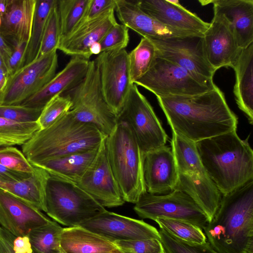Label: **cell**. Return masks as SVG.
<instances>
[{"instance_id":"obj_2","label":"cell","mask_w":253,"mask_h":253,"mask_svg":"<svg viewBox=\"0 0 253 253\" xmlns=\"http://www.w3.org/2000/svg\"><path fill=\"white\" fill-rule=\"evenodd\" d=\"M203 229L218 253H253V179L222 195L216 212Z\"/></svg>"},{"instance_id":"obj_45","label":"cell","mask_w":253,"mask_h":253,"mask_svg":"<svg viewBox=\"0 0 253 253\" xmlns=\"http://www.w3.org/2000/svg\"><path fill=\"white\" fill-rule=\"evenodd\" d=\"M28 43L23 42L13 47L12 53L6 62L8 77L13 75L25 65Z\"/></svg>"},{"instance_id":"obj_3","label":"cell","mask_w":253,"mask_h":253,"mask_svg":"<svg viewBox=\"0 0 253 253\" xmlns=\"http://www.w3.org/2000/svg\"><path fill=\"white\" fill-rule=\"evenodd\" d=\"M236 130L196 142L208 176L222 195L253 179V151Z\"/></svg>"},{"instance_id":"obj_54","label":"cell","mask_w":253,"mask_h":253,"mask_svg":"<svg viewBox=\"0 0 253 253\" xmlns=\"http://www.w3.org/2000/svg\"><path fill=\"white\" fill-rule=\"evenodd\" d=\"M1 17L0 16V28L1 26Z\"/></svg>"},{"instance_id":"obj_24","label":"cell","mask_w":253,"mask_h":253,"mask_svg":"<svg viewBox=\"0 0 253 253\" xmlns=\"http://www.w3.org/2000/svg\"><path fill=\"white\" fill-rule=\"evenodd\" d=\"M214 13L224 17L239 47L245 48L253 43V0H213Z\"/></svg>"},{"instance_id":"obj_53","label":"cell","mask_w":253,"mask_h":253,"mask_svg":"<svg viewBox=\"0 0 253 253\" xmlns=\"http://www.w3.org/2000/svg\"><path fill=\"white\" fill-rule=\"evenodd\" d=\"M59 253H67L61 247Z\"/></svg>"},{"instance_id":"obj_22","label":"cell","mask_w":253,"mask_h":253,"mask_svg":"<svg viewBox=\"0 0 253 253\" xmlns=\"http://www.w3.org/2000/svg\"><path fill=\"white\" fill-rule=\"evenodd\" d=\"M115 11L122 24L147 39H165L194 34L166 26L143 12L135 0H116Z\"/></svg>"},{"instance_id":"obj_47","label":"cell","mask_w":253,"mask_h":253,"mask_svg":"<svg viewBox=\"0 0 253 253\" xmlns=\"http://www.w3.org/2000/svg\"><path fill=\"white\" fill-rule=\"evenodd\" d=\"M32 174L15 171L0 164V181H20L29 177Z\"/></svg>"},{"instance_id":"obj_4","label":"cell","mask_w":253,"mask_h":253,"mask_svg":"<svg viewBox=\"0 0 253 253\" xmlns=\"http://www.w3.org/2000/svg\"><path fill=\"white\" fill-rule=\"evenodd\" d=\"M107 136L95 126L76 119L70 111L47 127L40 129L22 152L36 166L42 163L98 147Z\"/></svg>"},{"instance_id":"obj_14","label":"cell","mask_w":253,"mask_h":253,"mask_svg":"<svg viewBox=\"0 0 253 253\" xmlns=\"http://www.w3.org/2000/svg\"><path fill=\"white\" fill-rule=\"evenodd\" d=\"M80 226L112 242L148 239L161 240L159 231L142 220L123 216L106 210L83 222Z\"/></svg>"},{"instance_id":"obj_15","label":"cell","mask_w":253,"mask_h":253,"mask_svg":"<svg viewBox=\"0 0 253 253\" xmlns=\"http://www.w3.org/2000/svg\"><path fill=\"white\" fill-rule=\"evenodd\" d=\"M105 140L77 184L103 207L112 208L122 206L125 201L108 161Z\"/></svg>"},{"instance_id":"obj_36","label":"cell","mask_w":253,"mask_h":253,"mask_svg":"<svg viewBox=\"0 0 253 253\" xmlns=\"http://www.w3.org/2000/svg\"><path fill=\"white\" fill-rule=\"evenodd\" d=\"M154 221L160 229L183 241L198 244H203L207 242L202 229L187 221L165 217H158Z\"/></svg>"},{"instance_id":"obj_52","label":"cell","mask_w":253,"mask_h":253,"mask_svg":"<svg viewBox=\"0 0 253 253\" xmlns=\"http://www.w3.org/2000/svg\"><path fill=\"white\" fill-rule=\"evenodd\" d=\"M7 146L5 144L0 141V148Z\"/></svg>"},{"instance_id":"obj_10","label":"cell","mask_w":253,"mask_h":253,"mask_svg":"<svg viewBox=\"0 0 253 253\" xmlns=\"http://www.w3.org/2000/svg\"><path fill=\"white\" fill-rule=\"evenodd\" d=\"M157 97L191 96L213 89L201 84L179 66L156 56L147 72L134 83Z\"/></svg>"},{"instance_id":"obj_20","label":"cell","mask_w":253,"mask_h":253,"mask_svg":"<svg viewBox=\"0 0 253 253\" xmlns=\"http://www.w3.org/2000/svg\"><path fill=\"white\" fill-rule=\"evenodd\" d=\"M135 2L143 12L174 29L203 34L210 26V23L185 9L178 0H141Z\"/></svg>"},{"instance_id":"obj_25","label":"cell","mask_w":253,"mask_h":253,"mask_svg":"<svg viewBox=\"0 0 253 253\" xmlns=\"http://www.w3.org/2000/svg\"><path fill=\"white\" fill-rule=\"evenodd\" d=\"M174 189L189 196L206 214L209 222L212 219L219 207L222 194L207 173L199 175L178 173Z\"/></svg>"},{"instance_id":"obj_5","label":"cell","mask_w":253,"mask_h":253,"mask_svg":"<svg viewBox=\"0 0 253 253\" xmlns=\"http://www.w3.org/2000/svg\"><path fill=\"white\" fill-rule=\"evenodd\" d=\"M118 121L115 128L105 140L106 153L125 201L135 204L146 192L143 154L127 124Z\"/></svg>"},{"instance_id":"obj_30","label":"cell","mask_w":253,"mask_h":253,"mask_svg":"<svg viewBox=\"0 0 253 253\" xmlns=\"http://www.w3.org/2000/svg\"><path fill=\"white\" fill-rule=\"evenodd\" d=\"M171 146L179 173L199 175L206 173L196 142L172 131Z\"/></svg>"},{"instance_id":"obj_34","label":"cell","mask_w":253,"mask_h":253,"mask_svg":"<svg viewBox=\"0 0 253 253\" xmlns=\"http://www.w3.org/2000/svg\"><path fill=\"white\" fill-rule=\"evenodd\" d=\"M156 49L149 39L142 38L138 45L128 53L130 81L132 84L149 70L156 56Z\"/></svg>"},{"instance_id":"obj_33","label":"cell","mask_w":253,"mask_h":253,"mask_svg":"<svg viewBox=\"0 0 253 253\" xmlns=\"http://www.w3.org/2000/svg\"><path fill=\"white\" fill-rule=\"evenodd\" d=\"M40 129L36 122H17L0 118V141L7 146L22 145Z\"/></svg>"},{"instance_id":"obj_27","label":"cell","mask_w":253,"mask_h":253,"mask_svg":"<svg viewBox=\"0 0 253 253\" xmlns=\"http://www.w3.org/2000/svg\"><path fill=\"white\" fill-rule=\"evenodd\" d=\"M60 245L67 253H122L112 242L80 226L63 228Z\"/></svg>"},{"instance_id":"obj_41","label":"cell","mask_w":253,"mask_h":253,"mask_svg":"<svg viewBox=\"0 0 253 253\" xmlns=\"http://www.w3.org/2000/svg\"><path fill=\"white\" fill-rule=\"evenodd\" d=\"M128 29L118 23L111 28L99 42L101 52L125 49L129 40Z\"/></svg>"},{"instance_id":"obj_12","label":"cell","mask_w":253,"mask_h":253,"mask_svg":"<svg viewBox=\"0 0 253 253\" xmlns=\"http://www.w3.org/2000/svg\"><path fill=\"white\" fill-rule=\"evenodd\" d=\"M57 66L56 51L25 64L8 77L6 84L0 93V104L20 105L55 76Z\"/></svg>"},{"instance_id":"obj_8","label":"cell","mask_w":253,"mask_h":253,"mask_svg":"<svg viewBox=\"0 0 253 253\" xmlns=\"http://www.w3.org/2000/svg\"><path fill=\"white\" fill-rule=\"evenodd\" d=\"M149 40L155 45L158 56L181 67L201 84L215 85L213 77L216 71L207 59L203 34Z\"/></svg>"},{"instance_id":"obj_1","label":"cell","mask_w":253,"mask_h":253,"mask_svg":"<svg viewBox=\"0 0 253 253\" xmlns=\"http://www.w3.org/2000/svg\"><path fill=\"white\" fill-rule=\"evenodd\" d=\"M157 99L172 131L195 142L237 129L238 117L216 85L199 94Z\"/></svg>"},{"instance_id":"obj_32","label":"cell","mask_w":253,"mask_h":253,"mask_svg":"<svg viewBox=\"0 0 253 253\" xmlns=\"http://www.w3.org/2000/svg\"><path fill=\"white\" fill-rule=\"evenodd\" d=\"M57 0H36L31 36L27 47L25 65L32 62L36 58L48 17Z\"/></svg>"},{"instance_id":"obj_42","label":"cell","mask_w":253,"mask_h":253,"mask_svg":"<svg viewBox=\"0 0 253 253\" xmlns=\"http://www.w3.org/2000/svg\"><path fill=\"white\" fill-rule=\"evenodd\" d=\"M122 253H165L160 240L148 239L113 242Z\"/></svg>"},{"instance_id":"obj_31","label":"cell","mask_w":253,"mask_h":253,"mask_svg":"<svg viewBox=\"0 0 253 253\" xmlns=\"http://www.w3.org/2000/svg\"><path fill=\"white\" fill-rule=\"evenodd\" d=\"M62 229L52 220L32 229L28 236L34 253H59Z\"/></svg>"},{"instance_id":"obj_49","label":"cell","mask_w":253,"mask_h":253,"mask_svg":"<svg viewBox=\"0 0 253 253\" xmlns=\"http://www.w3.org/2000/svg\"><path fill=\"white\" fill-rule=\"evenodd\" d=\"M8 77L6 72L0 69V93L3 91L6 84Z\"/></svg>"},{"instance_id":"obj_44","label":"cell","mask_w":253,"mask_h":253,"mask_svg":"<svg viewBox=\"0 0 253 253\" xmlns=\"http://www.w3.org/2000/svg\"><path fill=\"white\" fill-rule=\"evenodd\" d=\"M41 112L22 105L0 104V118L17 122H36Z\"/></svg>"},{"instance_id":"obj_46","label":"cell","mask_w":253,"mask_h":253,"mask_svg":"<svg viewBox=\"0 0 253 253\" xmlns=\"http://www.w3.org/2000/svg\"><path fill=\"white\" fill-rule=\"evenodd\" d=\"M115 6L116 0H89L81 22L95 18Z\"/></svg>"},{"instance_id":"obj_35","label":"cell","mask_w":253,"mask_h":253,"mask_svg":"<svg viewBox=\"0 0 253 253\" xmlns=\"http://www.w3.org/2000/svg\"><path fill=\"white\" fill-rule=\"evenodd\" d=\"M89 2V0H57L60 40L70 35L80 24Z\"/></svg>"},{"instance_id":"obj_19","label":"cell","mask_w":253,"mask_h":253,"mask_svg":"<svg viewBox=\"0 0 253 253\" xmlns=\"http://www.w3.org/2000/svg\"><path fill=\"white\" fill-rule=\"evenodd\" d=\"M143 172L146 191L166 194L176 185L178 172L171 148L166 145L143 155Z\"/></svg>"},{"instance_id":"obj_26","label":"cell","mask_w":253,"mask_h":253,"mask_svg":"<svg viewBox=\"0 0 253 253\" xmlns=\"http://www.w3.org/2000/svg\"><path fill=\"white\" fill-rule=\"evenodd\" d=\"M235 73L233 93L239 108L253 124V43L241 49L232 67Z\"/></svg>"},{"instance_id":"obj_23","label":"cell","mask_w":253,"mask_h":253,"mask_svg":"<svg viewBox=\"0 0 253 253\" xmlns=\"http://www.w3.org/2000/svg\"><path fill=\"white\" fill-rule=\"evenodd\" d=\"M37 0H9L1 16L0 34L12 48L29 42L31 36Z\"/></svg>"},{"instance_id":"obj_50","label":"cell","mask_w":253,"mask_h":253,"mask_svg":"<svg viewBox=\"0 0 253 253\" xmlns=\"http://www.w3.org/2000/svg\"><path fill=\"white\" fill-rule=\"evenodd\" d=\"M8 2L9 0H0V16L5 12Z\"/></svg>"},{"instance_id":"obj_43","label":"cell","mask_w":253,"mask_h":253,"mask_svg":"<svg viewBox=\"0 0 253 253\" xmlns=\"http://www.w3.org/2000/svg\"><path fill=\"white\" fill-rule=\"evenodd\" d=\"M0 253H34L28 236L16 237L0 227Z\"/></svg>"},{"instance_id":"obj_39","label":"cell","mask_w":253,"mask_h":253,"mask_svg":"<svg viewBox=\"0 0 253 253\" xmlns=\"http://www.w3.org/2000/svg\"><path fill=\"white\" fill-rule=\"evenodd\" d=\"M72 105L70 98L64 94L57 95L51 99L43 108L37 121L40 129L47 127L70 111Z\"/></svg>"},{"instance_id":"obj_51","label":"cell","mask_w":253,"mask_h":253,"mask_svg":"<svg viewBox=\"0 0 253 253\" xmlns=\"http://www.w3.org/2000/svg\"><path fill=\"white\" fill-rule=\"evenodd\" d=\"M0 69L4 71L7 74V68L6 66L5 63L2 57V56L0 55ZM8 75V74H7Z\"/></svg>"},{"instance_id":"obj_37","label":"cell","mask_w":253,"mask_h":253,"mask_svg":"<svg viewBox=\"0 0 253 253\" xmlns=\"http://www.w3.org/2000/svg\"><path fill=\"white\" fill-rule=\"evenodd\" d=\"M60 41V26L57 0L48 17L36 59L57 51Z\"/></svg>"},{"instance_id":"obj_29","label":"cell","mask_w":253,"mask_h":253,"mask_svg":"<svg viewBox=\"0 0 253 253\" xmlns=\"http://www.w3.org/2000/svg\"><path fill=\"white\" fill-rule=\"evenodd\" d=\"M100 146L49 160L36 167L43 168L50 175L77 183L96 157Z\"/></svg>"},{"instance_id":"obj_11","label":"cell","mask_w":253,"mask_h":253,"mask_svg":"<svg viewBox=\"0 0 253 253\" xmlns=\"http://www.w3.org/2000/svg\"><path fill=\"white\" fill-rule=\"evenodd\" d=\"M133 209L142 218L153 220L158 217L180 219L189 222L201 229L208 223V218L194 200L184 192L174 189L162 195L143 193Z\"/></svg>"},{"instance_id":"obj_40","label":"cell","mask_w":253,"mask_h":253,"mask_svg":"<svg viewBox=\"0 0 253 253\" xmlns=\"http://www.w3.org/2000/svg\"><path fill=\"white\" fill-rule=\"evenodd\" d=\"M0 164L20 172L33 173L36 169L22 151L13 146L0 148Z\"/></svg>"},{"instance_id":"obj_38","label":"cell","mask_w":253,"mask_h":253,"mask_svg":"<svg viewBox=\"0 0 253 253\" xmlns=\"http://www.w3.org/2000/svg\"><path fill=\"white\" fill-rule=\"evenodd\" d=\"M161 241L165 253H218L207 242L203 244L187 242L160 229Z\"/></svg>"},{"instance_id":"obj_17","label":"cell","mask_w":253,"mask_h":253,"mask_svg":"<svg viewBox=\"0 0 253 253\" xmlns=\"http://www.w3.org/2000/svg\"><path fill=\"white\" fill-rule=\"evenodd\" d=\"M203 35L206 56L211 66L215 71L223 67L232 68L242 49L225 19L214 13Z\"/></svg>"},{"instance_id":"obj_28","label":"cell","mask_w":253,"mask_h":253,"mask_svg":"<svg viewBox=\"0 0 253 253\" xmlns=\"http://www.w3.org/2000/svg\"><path fill=\"white\" fill-rule=\"evenodd\" d=\"M49 176L45 169L36 167L31 176L24 180L0 181V188L45 212V190Z\"/></svg>"},{"instance_id":"obj_13","label":"cell","mask_w":253,"mask_h":253,"mask_svg":"<svg viewBox=\"0 0 253 253\" xmlns=\"http://www.w3.org/2000/svg\"><path fill=\"white\" fill-rule=\"evenodd\" d=\"M128 53L125 49L103 52L94 59L103 94L117 118L133 84L130 81Z\"/></svg>"},{"instance_id":"obj_21","label":"cell","mask_w":253,"mask_h":253,"mask_svg":"<svg viewBox=\"0 0 253 253\" xmlns=\"http://www.w3.org/2000/svg\"><path fill=\"white\" fill-rule=\"evenodd\" d=\"M89 60L73 56L65 67L40 91L20 105L42 110L53 97L63 94L76 87L85 77Z\"/></svg>"},{"instance_id":"obj_48","label":"cell","mask_w":253,"mask_h":253,"mask_svg":"<svg viewBox=\"0 0 253 253\" xmlns=\"http://www.w3.org/2000/svg\"><path fill=\"white\" fill-rule=\"evenodd\" d=\"M13 51L12 47L5 41L0 34V55L3 58L5 64Z\"/></svg>"},{"instance_id":"obj_18","label":"cell","mask_w":253,"mask_h":253,"mask_svg":"<svg viewBox=\"0 0 253 253\" xmlns=\"http://www.w3.org/2000/svg\"><path fill=\"white\" fill-rule=\"evenodd\" d=\"M115 9L93 19L81 22L66 38L60 40L58 49L64 53L89 60L90 48L100 42L105 34L117 23Z\"/></svg>"},{"instance_id":"obj_6","label":"cell","mask_w":253,"mask_h":253,"mask_svg":"<svg viewBox=\"0 0 253 253\" xmlns=\"http://www.w3.org/2000/svg\"><path fill=\"white\" fill-rule=\"evenodd\" d=\"M45 201L46 214L68 227L80 226L106 210L77 183L50 174Z\"/></svg>"},{"instance_id":"obj_16","label":"cell","mask_w":253,"mask_h":253,"mask_svg":"<svg viewBox=\"0 0 253 253\" xmlns=\"http://www.w3.org/2000/svg\"><path fill=\"white\" fill-rule=\"evenodd\" d=\"M52 220L41 211L0 188V224L16 237Z\"/></svg>"},{"instance_id":"obj_9","label":"cell","mask_w":253,"mask_h":253,"mask_svg":"<svg viewBox=\"0 0 253 253\" xmlns=\"http://www.w3.org/2000/svg\"><path fill=\"white\" fill-rule=\"evenodd\" d=\"M118 120L126 122L144 155L166 145L168 135L145 97L133 84Z\"/></svg>"},{"instance_id":"obj_7","label":"cell","mask_w":253,"mask_h":253,"mask_svg":"<svg viewBox=\"0 0 253 253\" xmlns=\"http://www.w3.org/2000/svg\"><path fill=\"white\" fill-rule=\"evenodd\" d=\"M64 94L72 102L70 111L78 121L95 126L109 135L118 118L107 103L101 87L99 70L94 60H89L86 74L74 88Z\"/></svg>"}]
</instances>
